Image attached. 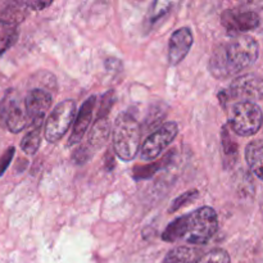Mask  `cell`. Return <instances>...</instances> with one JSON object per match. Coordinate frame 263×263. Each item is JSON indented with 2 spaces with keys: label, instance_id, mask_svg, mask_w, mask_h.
Wrapping results in <instances>:
<instances>
[{
  "label": "cell",
  "instance_id": "16",
  "mask_svg": "<svg viewBox=\"0 0 263 263\" xmlns=\"http://www.w3.org/2000/svg\"><path fill=\"white\" fill-rule=\"evenodd\" d=\"M27 10L28 8L26 7L25 2L10 3L0 13V21L8 23V25L17 26L18 23H21L26 18Z\"/></svg>",
  "mask_w": 263,
  "mask_h": 263
},
{
  "label": "cell",
  "instance_id": "12",
  "mask_svg": "<svg viewBox=\"0 0 263 263\" xmlns=\"http://www.w3.org/2000/svg\"><path fill=\"white\" fill-rule=\"evenodd\" d=\"M95 102H97V98L90 97L87 98V99L85 100L84 104H82L81 109H80L79 115H77L76 121H74L71 136H69V140H68L69 145L79 144L80 141H81V139L84 138L85 134H86L87 128H89V126L91 125Z\"/></svg>",
  "mask_w": 263,
  "mask_h": 263
},
{
  "label": "cell",
  "instance_id": "27",
  "mask_svg": "<svg viewBox=\"0 0 263 263\" xmlns=\"http://www.w3.org/2000/svg\"><path fill=\"white\" fill-rule=\"evenodd\" d=\"M25 4L28 9L41 10V9H44V8L49 7L51 3H49V2H25Z\"/></svg>",
  "mask_w": 263,
  "mask_h": 263
},
{
  "label": "cell",
  "instance_id": "15",
  "mask_svg": "<svg viewBox=\"0 0 263 263\" xmlns=\"http://www.w3.org/2000/svg\"><path fill=\"white\" fill-rule=\"evenodd\" d=\"M110 134V125L108 122V118H97L95 123L92 125L91 131L89 134V140L87 145L94 151L102 148L107 143Z\"/></svg>",
  "mask_w": 263,
  "mask_h": 263
},
{
  "label": "cell",
  "instance_id": "2",
  "mask_svg": "<svg viewBox=\"0 0 263 263\" xmlns=\"http://www.w3.org/2000/svg\"><path fill=\"white\" fill-rule=\"evenodd\" d=\"M218 229L217 213L211 207H202L186 216L172 221L162 234L167 243L184 240L192 246H204Z\"/></svg>",
  "mask_w": 263,
  "mask_h": 263
},
{
  "label": "cell",
  "instance_id": "5",
  "mask_svg": "<svg viewBox=\"0 0 263 263\" xmlns=\"http://www.w3.org/2000/svg\"><path fill=\"white\" fill-rule=\"evenodd\" d=\"M220 100L222 105L230 100L238 102L256 103L263 99V79L254 73H246L233 80L228 90L220 92Z\"/></svg>",
  "mask_w": 263,
  "mask_h": 263
},
{
  "label": "cell",
  "instance_id": "20",
  "mask_svg": "<svg viewBox=\"0 0 263 263\" xmlns=\"http://www.w3.org/2000/svg\"><path fill=\"white\" fill-rule=\"evenodd\" d=\"M171 157H172V153H170L166 158L162 159V161L154 162L153 164H149V166H144V167H135V170H134V172H133L134 177H135L136 180L149 179V177L153 176L157 171H159V170H161L164 164L168 163V161Z\"/></svg>",
  "mask_w": 263,
  "mask_h": 263
},
{
  "label": "cell",
  "instance_id": "14",
  "mask_svg": "<svg viewBox=\"0 0 263 263\" xmlns=\"http://www.w3.org/2000/svg\"><path fill=\"white\" fill-rule=\"evenodd\" d=\"M202 257V251L195 247H176L167 253L163 263H198Z\"/></svg>",
  "mask_w": 263,
  "mask_h": 263
},
{
  "label": "cell",
  "instance_id": "3",
  "mask_svg": "<svg viewBox=\"0 0 263 263\" xmlns=\"http://www.w3.org/2000/svg\"><path fill=\"white\" fill-rule=\"evenodd\" d=\"M112 139L116 154L121 159L135 158L141 140V128L136 118L130 113H121L113 123Z\"/></svg>",
  "mask_w": 263,
  "mask_h": 263
},
{
  "label": "cell",
  "instance_id": "13",
  "mask_svg": "<svg viewBox=\"0 0 263 263\" xmlns=\"http://www.w3.org/2000/svg\"><path fill=\"white\" fill-rule=\"evenodd\" d=\"M246 159L252 172L263 181V140H253L248 144Z\"/></svg>",
  "mask_w": 263,
  "mask_h": 263
},
{
  "label": "cell",
  "instance_id": "8",
  "mask_svg": "<svg viewBox=\"0 0 263 263\" xmlns=\"http://www.w3.org/2000/svg\"><path fill=\"white\" fill-rule=\"evenodd\" d=\"M221 23L231 37L243 35L247 31L254 30L259 26V15L253 10L228 9L221 15Z\"/></svg>",
  "mask_w": 263,
  "mask_h": 263
},
{
  "label": "cell",
  "instance_id": "24",
  "mask_svg": "<svg viewBox=\"0 0 263 263\" xmlns=\"http://www.w3.org/2000/svg\"><path fill=\"white\" fill-rule=\"evenodd\" d=\"M113 103H115V92L108 91L107 94L103 95L102 104H100L99 112H98V118H107L108 112L113 107Z\"/></svg>",
  "mask_w": 263,
  "mask_h": 263
},
{
  "label": "cell",
  "instance_id": "10",
  "mask_svg": "<svg viewBox=\"0 0 263 263\" xmlns=\"http://www.w3.org/2000/svg\"><path fill=\"white\" fill-rule=\"evenodd\" d=\"M50 92L43 89H33L26 97L25 107L31 127H41L44 117L51 105Z\"/></svg>",
  "mask_w": 263,
  "mask_h": 263
},
{
  "label": "cell",
  "instance_id": "17",
  "mask_svg": "<svg viewBox=\"0 0 263 263\" xmlns=\"http://www.w3.org/2000/svg\"><path fill=\"white\" fill-rule=\"evenodd\" d=\"M222 149H223V156H225V163L228 166H231V163L238 159V143L231 138L230 131H229V126H223L222 128Z\"/></svg>",
  "mask_w": 263,
  "mask_h": 263
},
{
  "label": "cell",
  "instance_id": "19",
  "mask_svg": "<svg viewBox=\"0 0 263 263\" xmlns=\"http://www.w3.org/2000/svg\"><path fill=\"white\" fill-rule=\"evenodd\" d=\"M18 39L17 26L8 25L0 21V54L7 51Z\"/></svg>",
  "mask_w": 263,
  "mask_h": 263
},
{
  "label": "cell",
  "instance_id": "22",
  "mask_svg": "<svg viewBox=\"0 0 263 263\" xmlns=\"http://www.w3.org/2000/svg\"><path fill=\"white\" fill-rule=\"evenodd\" d=\"M198 263H230V256L223 249H213L203 254Z\"/></svg>",
  "mask_w": 263,
  "mask_h": 263
},
{
  "label": "cell",
  "instance_id": "23",
  "mask_svg": "<svg viewBox=\"0 0 263 263\" xmlns=\"http://www.w3.org/2000/svg\"><path fill=\"white\" fill-rule=\"evenodd\" d=\"M172 7V3H166V2H157L152 5V12H151V22H156L163 14H166L170 10V8Z\"/></svg>",
  "mask_w": 263,
  "mask_h": 263
},
{
  "label": "cell",
  "instance_id": "18",
  "mask_svg": "<svg viewBox=\"0 0 263 263\" xmlns=\"http://www.w3.org/2000/svg\"><path fill=\"white\" fill-rule=\"evenodd\" d=\"M41 127H31V130L23 136L21 141V149L28 156H33L40 148Z\"/></svg>",
  "mask_w": 263,
  "mask_h": 263
},
{
  "label": "cell",
  "instance_id": "11",
  "mask_svg": "<svg viewBox=\"0 0 263 263\" xmlns=\"http://www.w3.org/2000/svg\"><path fill=\"white\" fill-rule=\"evenodd\" d=\"M193 45V33L190 28H179L172 33L168 45V62L171 66H177L184 61Z\"/></svg>",
  "mask_w": 263,
  "mask_h": 263
},
{
  "label": "cell",
  "instance_id": "6",
  "mask_svg": "<svg viewBox=\"0 0 263 263\" xmlns=\"http://www.w3.org/2000/svg\"><path fill=\"white\" fill-rule=\"evenodd\" d=\"M76 116V103L73 100H63L51 110L45 123V139L49 143H57L73 122Z\"/></svg>",
  "mask_w": 263,
  "mask_h": 263
},
{
  "label": "cell",
  "instance_id": "1",
  "mask_svg": "<svg viewBox=\"0 0 263 263\" xmlns=\"http://www.w3.org/2000/svg\"><path fill=\"white\" fill-rule=\"evenodd\" d=\"M259 46L256 39L239 35L213 49L210 71L216 79H228L249 68L258 59Z\"/></svg>",
  "mask_w": 263,
  "mask_h": 263
},
{
  "label": "cell",
  "instance_id": "7",
  "mask_svg": "<svg viewBox=\"0 0 263 263\" xmlns=\"http://www.w3.org/2000/svg\"><path fill=\"white\" fill-rule=\"evenodd\" d=\"M179 127L175 122H167L162 125L158 130L148 136L140 149L141 158L144 161H154L167 149L170 144L176 139Z\"/></svg>",
  "mask_w": 263,
  "mask_h": 263
},
{
  "label": "cell",
  "instance_id": "26",
  "mask_svg": "<svg viewBox=\"0 0 263 263\" xmlns=\"http://www.w3.org/2000/svg\"><path fill=\"white\" fill-rule=\"evenodd\" d=\"M14 152L15 149L13 148V146H10V148H8L7 151L4 152V154L0 157V176H3L4 172L7 171L8 167H9L10 162H12L13 157H14Z\"/></svg>",
  "mask_w": 263,
  "mask_h": 263
},
{
  "label": "cell",
  "instance_id": "4",
  "mask_svg": "<svg viewBox=\"0 0 263 263\" xmlns=\"http://www.w3.org/2000/svg\"><path fill=\"white\" fill-rule=\"evenodd\" d=\"M263 123L262 109L257 103L238 102L231 107L229 126L239 136H252L257 134Z\"/></svg>",
  "mask_w": 263,
  "mask_h": 263
},
{
  "label": "cell",
  "instance_id": "9",
  "mask_svg": "<svg viewBox=\"0 0 263 263\" xmlns=\"http://www.w3.org/2000/svg\"><path fill=\"white\" fill-rule=\"evenodd\" d=\"M0 116L8 130L13 134L22 131L30 123L26 107H23L22 103H20L17 98L9 94L0 105Z\"/></svg>",
  "mask_w": 263,
  "mask_h": 263
},
{
  "label": "cell",
  "instance_id": "25",
  "mask_svg": "<svg viewBox=\"0 0 263 263\" xmlns=\"http://www.w3.org/2000/svg\"><path fill=\"white\" fill-rule=\"evenodd\" d=\"M90 146L87 145H80L76 151L73 152V156H72V161L77 164H85L91 157V151H90Z\"/></svg>",
  "mask_w": 263,
  "mask_h": 263
},
{
  "label": "cell",
  "instance_id": "21",
  "mask_svg": "<svg viewBox=\"0 0 263 263\" xmlns=\"http://www.w3.org/2000/svg\"><path fill=\"white\" fill-rule=\"evenodd\" d=\"M198 190L197 189H193V190H189V192L184 193V194L179 195V197L176 198V199H174V202L171 203V205H170L168 208V213H174L176 212V211H179L180 208H182L184 205L189 204V203H192L193 200L197 199L198 198Z\"/></svg>",
  "mask_w": 263,
  "mask_h": 263
}]
</instances>
